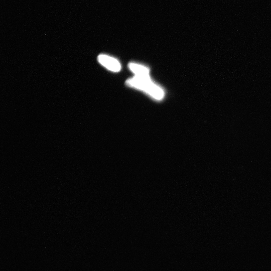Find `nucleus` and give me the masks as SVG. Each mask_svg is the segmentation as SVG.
<instances>
[{
    "mask_svg": "<svg viewBox=\"0 0 271 271\" xmlns=\"http://www.w3.org/2000/svg\"><path fill=\"white\" fill-rule=\"evenodd\" d=\"M126 83L129 86L145 91L157 100H161L164 97L163 90L154 83L151 81L150 76L135 75L128 79Z\"/></svg>",
    "mask_w": 271,
    "mask_h": 271,
    "instance_id": "f257e3e1",
    "label": "nucleus"
},
{
    "mask_svg": "<svg viewBox=\"0 0 271 271\" xmlns=\"http://www.w3.org/2000/svg\"><path fill=\"white\" fill-rule=\"evenodd\" d=\"M98 61L102 65L110 71L118 72L121 69V65L119 61L108 55H99L98 57Z\"/></svg>",
    "mask_w": 271,
    "mask_h": 271,
    "instance_id": "f03ea898",
    "label": "nucleus"
},
{
    "mask_svg": "<svg viewBox=\"0 0 271 271\" xmlns=\"http://www.w3.org/2000/svg\"><path fill=\"white\" fill-rule=\"evenodd\" d=\"M128 67L137 76H149V69L145 66L137 63H130L128 64Z\"/></svg>",
    "mask_w": 271,
    "mask_h": 271,
    "instance_id": "7ed1b4c3",
    "label": "nucleus"
}]
</instances>
